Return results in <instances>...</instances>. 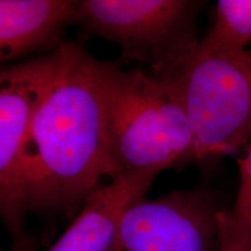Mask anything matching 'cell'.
Returning <instances> with one entry per match:
<instances>
[{"label": "cell", "instance_id": "5", "mask_svg": "<svg viewBox=\"0 0 251 251\" xmlns=\"http://www.w3.org/2000/svg\"><path fill=\"white\" fill-rule=\"evenodd\" d=\"M65 54L67 42L49 54L0 67V219L13 243L27 238L17 203V177L24 143Z\"/></svg>", "mask_w": 251, "mask_h": 251}, {"label": "cell", "instance_id": "11", "mask_svg": "<svg viewBox=\"0 0 251 251\" xmlns=\"http://www.w3.org/2000/svg\"><path fill=\"white\" fill-rule=\"evenodd\" d=\"M8 251H34L33 247H31L30 241L28 238L20 241V242H14L11 249Z\"/></svg>", "mask_w": 251, "mask_h": 251}, {"label": "cell", "instance_id": "8", "mask_svg": "<svg viewBox=\"0 0 251 251\" xmlns=\"http://www.w3.org/2000/svg\"><path fill=\"white\" fill-rule=\"evenodd\" d=\"M76 9L74 0H0V63L58 49Z\"/></svg>", "mask_w": 251, "mask_h": 251}, {"label": "cell", "instance_id": "4", "mask_svg": "<svg viewBox=\"0 0 251 251\" xmlns=\"http://www.w3.org/2000/svg\"><path fill=\"white\" fill-rule=\"evenodd\" d=\"M193 0H77L76 24L121 49L125 58L169 78L199 47Z\"/></svg>", "mask_w": 251, "mask_h": 251}, {"label": "cell", "instance_id": "6", "mask_svg": "<svg viewBox=\"0 0 251 251\" xmlns=\"http://www.w3.org/2000/svg\"><path fill=\"white\" fill-rule=\"evenodd\" d=\"M214 201L200 190H177L128 209L111 251H209L218 241Z\"/></svg>", "mask_w": 251, "mask_h": 251}, {"label": "cell", "instance_id": "10", "mask_svg": "<svg viewBox=\"0 0 251 251\" xmlns=\"http://www.w3.org/2000/svg\"><path fill=\"white\" fill-rule=\"evenodd\" d=\"M251 45V0H220L214 21L199 46L215 51L247 50Z\"/></svg>", "mask_w": 251, "mask_h": 251}, {"label": "cell", "instance_id": "13", "mask_svg": "<svg viewBox=\"0 0 251 251\" xmlns=\"http://www.w3.org/2000/svg\"><path fill=\"white\" fill-rule=\"evenodd\" d=\"M250 251H251V250H250Z\"/></svg>", "mask_w": 251, "mask_h": 251}, {"label": "cell", "instance_id": "12", "mask_svg": "<svg viewBox=\"0 0 251 251\" xmlns=\"http://www.w3.org/2000/svg\"><path fill=\"white\" fill-rule=\"evenodd\" d=\"M0 251H4V250H2V249H1V248H0Z\"/></svg>", "mask_w": 251, "mask_h": 251}, {"label": "cell", "instance_id": "1", "mask_svg": "<svg viewBox=\"0 0 251 251\" xmlns=\"http://www.w3.org/2000/svg\"><path fill=\"white\" fill-rule=\"evenodd\" d=\"M120 174L106 139L98 59L67 42L61 70L37 107L17 177L19 214H75Z\"/></svg>", "mask_w": 251, "mask_h": 251}, {"label": "cell", "instance_id": "2", "mask_svg": "<svg viewBox=\"0 0 251 251\" xmlns=\"http://www.w3.org/2000/svg\"><path fill=\"white\" fill-rule=\"evenodd\" d=\"M108 151L119 174L197 162L193 134L171 83L98 59Z\"/></svg>", "mask_w": 251, "mask_h": 251}, {"label": "cell", "instance_id": "7", "mask_svg": "<svg viewBox=\"0 0 251 251\" xmlns=\"http://www.w3.org/2000/svg\"><path fill=\"white\" fill-rule=\"evenodd\" d=\"M158 175L122 174L97 188L47 251H111L128 209L144 199Z\"/></svg>", "mask_w": 251, "mask_h": 251}, {"label": "cell", "instance_id": "9", "mask_svg": "<svg viewBox=\"0 0 251 251\" xmlns=\"http://www.w3.org/2000/svg\"><path fill=\"white\" fill-rule=\"evenodd\" d=\"M238 164L240 185L234 205L218 214L219 251L251 250V141Z\"/></svg>", "mask_w": 251, "mask_h": 251}, {"label": "cell", "instance_id": "3", "mask_svg": "<svg viewBox=\"0 0 251 251\" xmlns=\"http://www.w3.org/2000/svg\"><path fill=\"white\" fill-rule=\"evenodd\" d=\"M183 106L196 157L234 155L251 141V51L196 52L165 78Z\"/></svg>", "mask_w": 251, "mask_h": 251}]
</instances>
